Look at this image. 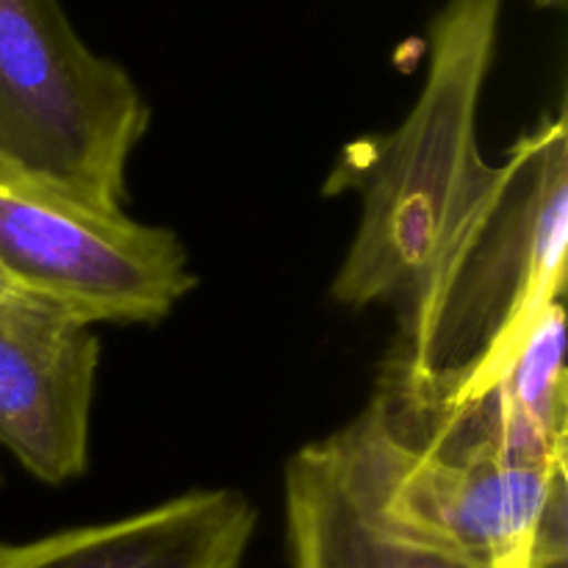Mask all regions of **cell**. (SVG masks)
<instances>
[{
	"label": "cell",
	"instance_id": "cell-1",
	"mask_svg": "<svg viewBox=\"0 0 568 568\" xmlns=\"http://www.w3.org/2000/svg\"><path fill=\"white\" fill-rule=\"evenodd\" d=\"M568 250L566 111L521 133L449 227L399 305V333L377 392L414 399L508 358L564 300Z\"/></svg>",
	"mask_w": 568,
	"mask_h": 568
},
{
	"label": "cell",
	"instance_id": "cell-2",
	"mask_svg": "<svg viewBox=\"0 0 568 568\" xmlns=\"http://www.w3.org/2000/svg\"><path fill=\"white\" fill-rule=\"evenodd\" d=\"M505 0H447L430 26L427 75L394 131L349 144L325 192H355L361 222L333 281L344 308L414 294L488 164L477 144L480 98Z\"/></svg>",
	"mask_w": 568,
	"mask_h": 568
},
{
	"label": "cell",
	"instance_id": "cell-3",
	"mask_svg": "<svg viewBox=\"0 0 568 568\" xmlns=\"http://www.w3.org/2000/svg\"><path fill=\"white\" fill-rule=\"evenodd\" d=\"M369 530L471 568H536L568 555L566 466L477 464L425 453L375 403L308 444Z\"/></svg>",
	"mask_w": 568,
	"mask_h": 568
},
{
	"label": "cell",
	"instance_id": "cell-4",
	"mask_svg": "<svg viewBox=\"0 0 568 568\" xmlns=\"http://www.w3.org/2000/svg\"><path fill=\"white\" fill-rule=\"evenodd\" d=\"M150 105L83 42L61 0H0V166L125 211Z\"/></svg>",
	"mask_w": 568,
	"mask_h": 568
},
{
	"label": "cell",
	"instance_id": "cell-5",
	"mask_svg": "<svg viewBox=\"0 0 568 568\" xmlns=\"http://www.w3.org/2000/svg\"><path fill=\"white\" fill-rule=\"evenodd\" d=\"M0 266L89 325H155L194 288L175 231L0 166Z\"/></svg>",
	"mask_w": 568,
	"mask_h": 568
},
{
	"label": "cell",
	"instance_id": "cell-6",
	"mask_svg": "<svg viewBox=\"0 0 568 568\" xmlns=\"http://www.w3.org/2000/svg\"><path fill=\"white\" fill-rule=\"evenodd\" d=\"M397 436L425 453L477 464H568L564 300L497 366L414 399L372 397Z\"/></svg>",
	"mask_w": 568,
	"mask_h": 568
},
{
	"label": "cell",
	"instance_id": "cell-7",
	"mask_svg": "<svg viewBox=\"0 0 568 568\" xmlns=\"http://www.w3.org/2000/svg\"><path fill=\"white\" fill-rule=\"evenodd\" d=\"M98 327L33 300L0 311V447L48 486L89 466Z\"/></svg>",
	"mask_w": 568,
	"mask_h": 568
},
{
	"label": "cell",
	"instance_id": "cell-8",
	"mask_svg": "<svg viewBox=\"0 0 568 568\" xmlns=\"http://www.w3.org/2000/svg\"><path fill=\"white\" fill-rule=\"evenodd\" d=\"M258 510L239 488H197L100 525L0 544V568H242Z\"/></svg>",
	"mask_w": 568,
	"mask_h": 568
},
{
	"label": "cell",
	"instance_id": "cell-9",
	"mask_svg": "<svg viewBox=\"0 0 568 568\" xmlns=\"http://www.w3.org/2000/svg\"><path fill=\"white\" fill-rule=\"evenodd\" d=\"M292 568H471L399 547L364 525L308 447L283 471ZM536 568H568V555Z\"/></svg>",
	"mask_w": 568,
	"mask_h": 568
},
{
	"label": "cell",
	"instance_id": "cell-10",
	"mask_svg": "<svg viewBox=\"0 0 568 568\" xmlns=\"http://www.w3.org/2000/svg\"><path fill=\"white\" fill-rule=\"evenodd\" d=\"M33 294H28L26 288L20 286V283L14 281V277L9 275V272L0 266V311H9V308H17V305L22 303H33Z\"/></svg>",
	"mask_w": 568,
	"mask_h": 568
},
{
	"label": "cell",
	"instance_id": "cell-11",
	"mask_svg": "<svg viewBox=\"0 0 568 568\" xmlns=\"http://www.w3.org/2000/svg\"><path fill=\"white\" fill-rule=\"evenodd\" d=\"M532 3H536L538 9H564L566 0H532Z\"/></svg>",
	"mask_w": 568,
	"mask_h": 568
},
{
	"label": "cell",
	"instance_id": "cell-12",
	"mask_svg": "<svg viewBox=\"0 0 568 568\" xmlns=\"http://www.w3.org/2000/svg\"><path fill=\"white\" fill-rule=\"evenodd\" d=\"M0 486H3V475H0Z\"/></svg>",
	"mask_w": 568,
	"mask_h": 568
}]
</instances>
